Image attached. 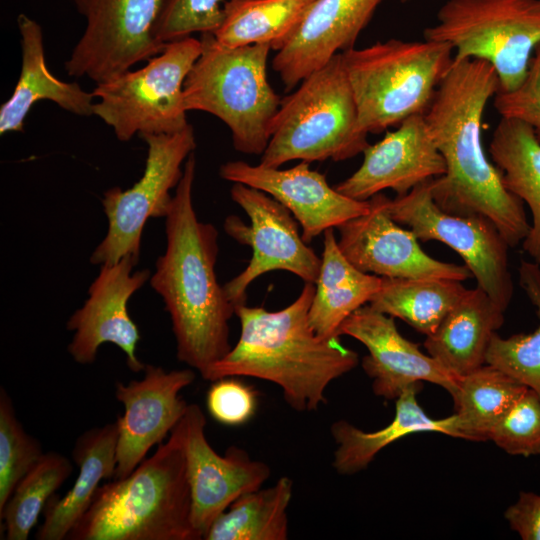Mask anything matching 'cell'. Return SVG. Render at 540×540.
I'll return each mask as SVG.
<instances>
[{"label": "cell", "instance_id": "39", "mask_svg": "<svg viewBox=\"0 0 540 540\" xmlns=\"http://www.w3.org/2000/svg\"><path fill=\"white\" fill-rule=\"evenodd\" d=\"M504 517L511 530L523 540H540V495L521 491L517 501L506 509Z\"/></svg>", "mask_w": 540, "mask_h": 540}, {"label": "cell", "instance_id": "9", "mask_svg": "<svg viewBox=\"0 0 540 540\" xmlns=\"http://www.w3.org/2000/svg\"><path fill=\"white\" fill-rule=\"evenodd\" d=\"M201 50L200 39L181 38L166 43L144 67L96 84L93 115L122 142L135 135L169 134L186 128L183 89Z\"/></svg>", "mask_w": 540, "mask_h": 540}, {"label": "cell", "instance_id": "32", "mask_svg": "<svg viewBox=\"0 0 540 540\" xmlns=\"http://www.w3.org/2000/svg\"><path fill=\"white\" fill-rule=\"evenodd\" d=\"M72 472V462L65 455L54 451L42 455L0 511L6 540L28 539L46 503Z\"/></svg>", "mask_w": 540, "mask_h": 540}, {"label": "cell", "instance_id": "23", "mask_svg": "<svg viewBox=\"0 0 540 540\" xmlns=\"http://www.w3.org/2000/svg\"><path fill=\"white\" fill-rule=\"evenodd\" d=\"M504 310L480 287L467 289L426 337L428 354L460 378L485 364L492 336L504 323Z\"/></svg>", "mask_w": 540, "mask_h": 540}, {"label": "cell", "instance_id": "35", "mask_svg": "<svg viewBox=\"0 0 540 540\" xmlns=\"http://www.w3.org/2000/svg\"><path fill=\"white\" fill-rule=\"evenodd\" d=\"M510 455H540V397L527 388L489 433Z\"/></svg>", "mask_w": 540, "mask_h": 540}, {"label": "cell", "instance_id": "26", "mask_svg": "<svg viewBox=\"0 0 540 540\" xmlns=\"http://www.w3.org/2000/svg\"><path fill=\"white\" fill-rule=\"evenodd\" d=\"M323 251L315 293L309 308V323L323 338L339 336L342 323L369 303L380 289L382 277L356 268L339 248L334 228L323 233Z\"/></svg>", "mask_w": 540, "mask_h": 540}, {"label": "cell", "instance_id": "27", "mask_svg": "<svg viewBox=\"0 0 540 540\" xmlns=\"http://www.w3.org/2000/svg\"><path fill=\"white\" fill-rule=\"evenodd\" d=\"M489 152L505 187L531 211L532 223L522 248L540 266V140L526 123L501 117Z\"/></svg>", "mask_w": 540, "mask_h": 540}, {"label": "cell", "instance_id": "1", "mask_svg": "<svg viewBox=\"0 0 540 540\" xmlns=\"http://www.w3.org/2000/svg\"><path fill=\"white\" fill-rule=\"evenodd\" d=\"M500 89L494 67L481 59L452 62L424 114L446 172L429 181L432 196L445 212L489 218L510 247L529 232L524 202L504 185L482 143L488 101Z\"/></svg>", "mask_w": 540, "mask_h": 540}, {"label": "cell", "instance_id": "16", "mask_svg": "<svg viewBox=\"0 0 540 540\" xmlns=\"http://www.w3.org/2000/svg\"><path fill=\"white\" fill-rule=\"evenodd\" d=\"M183 422L192 524L199 539H204L213 522L238 497L262 487L271 469L237 446L218 454L206 438V418L199 405H188Z\"/></svg>", "mask_w": 540, "mask_h": 540}, {"label": "cell", "instance_id": "11", "mask_svg": "<svg viewBox=\"0 0 540 540\" xmlns=\"http://www.w3.org/2000/svg\"><path fill=\"white\" fill-rule=\"evenodd\" d=\"M429 181L405 195L389 199L390 216L400 225L408 226L418 240L440 241L453 249L465 262L477 286L506 311L514 293L508 265L510 246L486 216L456 215L442 210L432 196Z\"/></svg>", "mask_w": 540, "mask_h": 540}, {"label": "cell", "instance_id": "28", "mask_svg": "<svg viewBox=\"0 0 540 540\" xmlns=\"http://www.w3.org/2000/svg\"><path fill=\"white\" fill-rule=\"evenodd\" d=\"M314 0H229L213 33L229 48L267 45L281 50L292 38Z\"/></svg>", "mask_w": 540, "mask_h": 540}, {"label": "cell", "instance_id": "30", "mask_svg": "<svg viewBox=\"0 0 540 540\" xmlns=\"http://www.w3.org/2000/svg\"><path fill=\"white\" fill-rule=\"evenodd\" d=\"M293 481L287 476L268 488L238 497L211 525L205 540H286Z\"/></svg>", "mask_w": 540, "mask_h": 540}, {"label": "cell", "instance_id": "38", "mask_svg": "<svg viewBox=\"0 0 540 540\" xmlns=\"http://www.w3.org/2000/svg\"><path fill=\"white\" fill-rule=\"evenodd\" d=\"M207 409L219 423L239 426L247 423L257 409L255 391L235 377L213 381L206 396Z\"/></svg>", "mask_w": 540, "mask_h": 540}, {"label": "cell", "instance_id": "21", "mask_svg": "<svg viewBox=\"0 0 540 540\" xmlns=\"http://www.w3.org/2000/svg\"><path fill=\"white\" fill-rule=\"evenodd\" d=\"M383 0H314L290 41L272 61L287 89L354 48L360 33Z\"/></svg>", "mask_w": 540, "mask_h": 540}, {"label": "cell", "instance_id": "7", "mask_svg": "<svg viewBox=\"0 0 540 540\" xmlns=\"http://www.w3.org/2000/svg\"><path fill=\"white\" fill-rule=\"evenodd\" d=\"M200 41L201 53L184 84L186 110L214 115L230 129L235 150L262 155L281 103L267 79L271 48H229L212 33L201 34Z\"/></svg>", "mask_w": 540, "mask_h": 540}, {"label": "cell", "instance_id": "20", "mask_svg": "<svg viewBox=\"0 0 540 540\" xmlns=\"http://www.w3.org/2000/svg\"><path fill=\"white\" fill-rule=\"evenodd\" d=\"M445 161L429 132L424 115H413L363 151L360 167L335 189L367 201L383 190L402 196L414 187L444 175Z\"/></svg>", "mask_w": 540, "mask_h": 540}, {"label": "cell", "instance_id": "15", "mask_svg": "<svg viewBox=\"0 0 540 540\" xmlns=\"http://www.w3.org/2000/svg\"><path fill=\"white\" fill-rule=\"evenodd\" d=\"M138 261L128 255L111 264L100 265V271L88 289V298L69 317L66 328L73 332L68 353L79 364H92L99 347L112 343L126 355L129 369L135 373L145 364L136 356L140 340L137 325L128 314L132 295L150 280L151 271H134Z\"/></svg>", "mask_w": 540, "mask_h": 540}, {"label": "cell", "instance_id": "13", "mask_svg": "<svg viewBox=\"0 0 540 540\" xmlns=\"http://www.w3.org/2000/svg\"><path fill=\"white\" fill-rule=\"evenodd\" d=\"M230 195L247 214L250 225L236 215H229L224 230L252 249L246 268L223 286L235 308L246 303L249 285L268 272L288 271L304 282L315 284L321 257L303 240L292 213L267 193L241 183L233 184Z\"/></svg>", "mask_w": 540, "mask_h": 540}, {"label": "cell", "instance_id": "22", "mask_svg": "<svg viewBox=\"0 0 540 540\" xmlns=\"http://www.w3.org/2000/svg\"><path fill=\"white\" fill-rule=\"evenodd\" d=\"M17 25L21 45V70L11 97L0 107V134L23 131L24 120L39 101L54 102L78 115H93L95 97L76 82L54 76L46 63L41 26L26 14H19Z\"/></svg>", "mask_w": 540, "mask_h": 540}, {"label": "cell", "instance_id": "6", "mask_svg": "<svg viewBox=\"0 0 540 540\" xmlns=\"http://www.w3.org/2000/svg\"><path fill=\"white\" fill-rule=\"evenodd\" d=\"M358 126L357 107L342 54L334 55L281 100L260 163L343 161L369 145Z\"/></svg>", "mask_w": 540, "mask_h": 540}, {"label": "cell", "instance_id": "10", "mask_svg": "<svg viewBox=\"0 0 540 540\" xmlns=\"http://www.w3.org/2000/svg\"><path fill=\"white\" fill-rule=\"evenodd\" d=\"M147 145L142 177L129 189H107L101 199L108 220L102 241L90 256L94 265L118 262L125 256L140 260L141 239L149 218L166 217L182 175V165L194 153L193 127L169 134L140 136Z\"/></svg>", "mask_w": 540, "mask_h": 540}, {"label": "cell", "instance_id": "33", "mask_svg": "<svg viewBox=\"0 0 540 540\" xmlns=\"http://www.w3.org/2000/svg\"><path fill=\"white\" fill-rule=\"evenodd\" d=\"M519 284L535 308L538 327L529 334L502 338L495 333L490 341L485 364L505 372L540 397V266L521 260Z\"/></svg>", "mask_w": 540, "mask_h": 540}, {"label": "cell", "instance_id": "5", "mask_svg": "<svg viewBox=\"0 0 540 540\" xmlns=\"http://www.w3.org/2000/svg\"><path fill=\"white\" fill-rule=\"evenodd\" d=\"M448 43L389 39L341 52L366 135L424 115L453 62Z\"/></svg>", "mask_w": 540, "mask_h": 540}, {"label": "cell", "instance_id": "31", "mask_svg": "<svg viewBox=\"0 0 540 540\" xmlns=\"http://www.w3.org/2000/svg\"><path fill=\"white\" fill-rule=\"evenodd\" d=\"M526 389L489 364L460 377L457 393L452 399L462 439L488 440L492 428Z\"/></svg>", "mask_w": 540, "mask_h": 540}, {"label": "cell", "instance_id": "40", "mask_svg": "<svg viewBox=\"0 0 540 540\" xmlns=\"http://www.w3.org/2000/svg\"><path fill=\"white\" fill-rule=\"evenodd\" d=\"M408 1H410V0H401L402 3H406Z\"/></svg>", "mask_w": 540, "mask_h": 540}, {"label": "cell", "instance_id": "37", "mask_svg": "<svg viewBox=\"0 0 540 540\" xmlns=\"http://www.w3.org/2000/svg\"><path fill=\"white\" fill-rule=\"evenodd\" d=\"M493 100L501 117L526 123L540 140V44L531 57L523 81L511 91L499 90Z\"/></svg>", "mask_w": 540, "mask_h": 540}, {"label": "cell", "instance_id": "18", "mask_svg": "<svg viewBox=\"0 0 540 540\" xmlns=\"http://www.w3.org/2000/svg\"><path fill=\"white\" fill-rule=\"evenodd\" d=\"M219 175L261 190L284 205L301 226L306 243L369 210V200L358 201L343 195L305 161L288 169L228 161L220 166Z\"/></svg>", "mask_w": 540, "mask_h": 540}, {"label": "cell", "instance_id": "12", "mask_svg": "<svg viewBox=\"0 0 540 540\" xmlns=\"http://www.w3.org/2000/svg\"><path fill=\"white\" fill-rule=\"evenodd\" d=\"M83 34L65 62L70 76L96 84L149 60L165 47L156 29L167 0H74Z\"/></svg>", "mask_w": 540, "mask_h": 540}, {"label": "cell", "instance_id": "24", "mask_svg": "<svg viewBox=\"0 0 540 540\" xmlns=\"http://www.w3.org/2000/svg\"><path fill=\"white\" fill-rule=\"evenodd\" d=\"M119 426L117 420L83 432L75 441L72 458L79 467L73 486L62 497L53 495L44 508L38 540H64L87 511L103 479L114 476Z\"/></svg>", "mask_w": 540, "mask_h": 540}, {"label": "cell", "instance_id": "3", "mask_svg": "<svg viewBox=\"0 0 540 540\" xmlns=\"http://www.w3.org/2000/svg\"><path fill=\"white\" fill-rule=\"evenodd\" d=\"M314 293L315 284L305 282L298 297L281 310L237 306L239 340L203 379L247 376L272 382L298 412L326 404L329 384L353 370L359 356L339 336L323 338L314 332L308 318Z\"/></svg>", "mask_w": 540, "mask_h": 540}, {"label": "cell", "instance_id": "8", "mask_svg": "<svg viewBox=\"0 0 540 540\" xmlns=\"http://www.w3.org/2000/svg\"><path fill=\"white\" fill-rule=\"evenodd\" d=\"M423 35L451 45L454 62L490 63L499 90L511 91L523 81L540 44V0H447Z\"/></svg>", "mask_w": 540, "mask_h": 540}, {"label": "cell", "instance_id": "17", "mask_svg": "<svg viewBox=\"0 0 540 540\" xmlns=\"http://www.w3.org/2000/svg\"><path fill=\"white\" fill-rule=\"evenodd\" d=\"M144 376L124 384L115 383V398L124 413L119 426L115 479L129 476L148 451L171 433L184 417L188 405L180 392L195 380L192 369L166 371L145 365Z\"/></svg>", "mask_w": 540, "mask_h": 540}, {"label": "cell", "instance_id": "36", "mask_svg": "<svg viewBox=\"0 0 540 540\" xmlns=\"http://www.w3.org/2000/svg\"><path fill=\"white\" fill-rule=\"evenodd\" d=\"M229 0H167L157 25L162 44L192 36L214 33L223 20V7Z\"/></svg>", "mask_w": 540, "mask_h": 540}, {"label": "cell", "instance_id": "14", "mask_svg": "<svg viewBox=\"0 0 540 540\" xmlns=\"http://www.w3.org/2000/svg\"><path fill=\"white\" fill-rule=\"evenodd\" d=\"M389 198L378 193L369 199V210L337 227L338 245L359 270L387 278L449 279L472 276L466 265L437 260L422 250L410 229L389 214Z\"/></svg>", "mask_w": 540, "mask_h": 540}, {"label": "cell", "instance_id": "19", "mask_svg": "<svg viewBox=\"0 0 540 540\" xmlns=\"http://www.w3.org/2000/svg\"><path fill=\"white\" fill-rule=\"evenodd\" d=\"M338 334L350 336L367 348L362 368L372 380L375 395L396 400L408 386L422 381L441 386L452 398L456 395L459 378L403 337L394 317L369 304L353 312L342 323Z\"/></svg>", "mask_w": 540, "mask_h": 540}, {"label": "cell", "instance_id": "29", "mask_svg": "<svg viewBox=\"0 0 540 540\" xmlns=\"http://www.w3.org/2000/svg\"><path fill=\"white\" fill-rule=\"evenodd\" d=\"M466 290L456 280L382 277L380 289L368 304L403 320L427 337L435 332Z\"/></svg>", "mask_w": 540, "mask_h": 540}, {"label": "cell", "instance_id": "2", "mask_svg": "<svg viewBox=\"0 0 540 540\" xmlns=\"http://www.w3.org/2000/svg\"><path fill=\"white\" fill-rule=\"evenodd\" d=\"M195 173L192 153L165 217L166 249L149 282L170 316L178 360L203 378L232 348L229 321L235 306L217 281L218 231L200 221L193 206Z\"/></svg>", "mask_w": 540, "mask_h": 540}, {"label": "cell", "instance_id": "4", "mask_svg": "<svg viewBox=\"0 0 540 540\" xmlns=\"http://www.w3.org/2000/svg\"><path fill=\"white\" fill-rule=\"evenodd\" d=\"M183 418L122 479L100 485L67 540H200L192 524Z\"/></svg>", "mask_w": 540, "mask_h": 540}, {"label": "cell", "instance_id": "25", "mask_svg": "<svg viewBox=\"0 0 540 540\" xmlns=\"http://www.w3.org/2000/svg\"><path fill=\"white\" fill-rule=\"evenodd\" d=\"M421 383L408 386L397 398L393 420L385 427L366 432L346 420L332 423L330 433L336 444L332 466L338 474L358 473L386 446L413 433L438 432L462 439L455 414L432 419L421 408L417 394Z\"/></svg>", "mask_w": 540, "mask_h": 540}, {"label": "cell", "instance_id": "34", "mask_svg": "<svg viewBox=\"0 0 540 540\" xmlns=\"http://www.w3.org/2000/svg\"><path fill=\"white\" fill-rule=\"evenodd\" d=\"M40 442L18 420L13 401L0 388V511L19 481L43 455Z\"/></svg>", "mask_w": 540, "mask_h": 540}]
</instances>
